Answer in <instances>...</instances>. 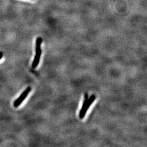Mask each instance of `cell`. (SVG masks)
<instances>
[{"label": "cell", "instance_id": "3", "mask_svg": "<svg viewBox=\"0 0 147 147\" xmlns=\"http://www.w3.org/2000/svg\"><path fill=\"white\" fill-rule=\"evenodd\" d=\"M31 91V88L30 87L27 88L26 90L22 93L20 96L14 102V106L15 107H18L20 106L21 104L24 101V100L26 99L27 96Z\"/></svg>", "mask_w": 147, "mask_h": 147}, {"label": "cell", "instance_id": "2", "mask_svg": "<svg viewBox=\"0 0 147 147\" xmlns=\"http://www.w3.org/2000/svg\"><path fill=\"white\" fill-rule=\"evenodd\" d=\"M41 42L42 38L41 37H38L36 41V54L32 64V67L33 68H36L38 66L39 63L41 55Z\"/></svg>", "mask_w": 147, "mask_h": 147}, {"label": "cell", "instance_id": "4", "mask_svg": "<svg viewBox=\"0 0 147 147\" xmlns=\"http://www.w3.org/2000/svg\"><path fill=\"white\" fill-rule=\"evenodd\" d=\"M2 53L1 52H0V59L2 58Z\"/></svg>", "mask_w": 147, "mask_h": 147}, {"label": "cell", "instance_id": "1", "mask_svg": "<svg viewBox=\"0 0 147 147\" xmlns=\"http://www.w3.org/2000/svg\"><path fill=\"white\" fill-rule=\"evenodd\" d=\"M95 99V96L94 95H92L90 99H88V95L87 93L85 94L82 108H81L79 113V118L80 119H83L84 117L89 108L90 107L92 103L94 101Z\"/></svg>", "mask_w": 147, "mask_h": 147}]
</instances>
